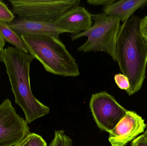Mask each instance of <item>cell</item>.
I'll return each instance as SVG.
<instances>
[{
    "label": "cell",
    "mask_w": 147,
    "mask_h": 146,
    "mask_svg": "<svg viewBox=\"0 0 147 146\" xmlns=\"http://www.w3.org/2000/svg\"><path fill=\"white\" fill-rule=\"evenodd\" d=\"M141 19L132 15L121 25L117 38L116 59L123 74L127 77L130 96L142 87L146 77L147 41L141 32Z\"/></svg>",
    "instance_id": "6da1fadb"
},
{
    "label": "cell",
    "mask_w": 147,
    "mask_h": 146,
    "mask_svg": "<svg viewBox=\"0 0 147 146\" xmlns=\"http://www.w3.org/2000/svg\"><path fill=\"white\" fill-rule=\"evenodd\" d=\"M34 59L29 53L11 46L3 49L0 54V61L5 65L15 102L23 110L28 124L47 115L50 111L32 93L30 69Z\"/></svg>",
    "instance_id": "7a4b0ae2"
},
{
    "label": "cell",
    "mask_w": 147,
    "mask_h": 146,
    "mask_svg": "<svg viewBox=\"0 0 147 146\" xmlns=\"http://www.w3.org/2000/svg\"><path fill=\"white\" fill-rule=\"evenodd\" d=\"M28 53L46 71L55 75L76 77L80 74L76 60L59 38L52 36H20Z\"/></svg>",
    "instance_id": "3957f363"
},
{
    "label": "cell",
    "mask_w": 147,
    "mask_h": 146,
    "mask_svg": "<svg viewBox=\"0 0 147 146\" xmlns=\"http://www.w3.org/2000/svg\"><path fill=\"white\" fill-rule=\"evenodd\" d=\"M91 17L94 21L91 27L84 32L71 34V40L87 37L86 41L78 48V51L105 52L116 61V45L121 19L103 13L91 14Z\"/></svg>",
    "instance_id": "277c9868"
},
{
    "label": "cell",
    "mask_w": 147,
    "mask_h": 146,
    "mask_svg": "<svg viewBox=\"0 0 147 146\" xmlns=\"http://www.w3.org/2000/svg\"><path fill=\"white\" fill-rule=\"evenodd\" d=\"M12 12L21 19L54 23L63 14L79 6L80 0H9Z\"/></svg>",
    "instance_id": "5b68a950"
},
{
    "label": "cell",
    "mask_w": 147,
    "mask_h": 146,
    "mask_svg": "<svg viewBox=\"0 0 147 146\" xmlns=\"http://www.w3.org/2000/svg\"><path fill=\"white\" fill-rule=\"evenodd\" d=\"M90 107L98 127L109 133L114 129L127 111L113 96L106 91L92 94L90 99Z\"/></svg>",
    "instance_id": "8992f818"
},
{
    "label": "cell",
    "mask_w": 147,
    "mask_h": 146,
    "mask_svg": "<svg viewBox=\"0 0 147 146\" xmlns=\"http://www.w3.org/2000/svg\"><path fill=\"white\" fill-rule=\"evenodd\" d=\"M30 129L9 99L0 105V146H14L28 134Z\"/></svg>",
    "instance_id": "52a82bcc"
},
{
    "label": "cell",
    "mask_w": 147,
    "mask_h": 146,
    "mask_svg": "<svg viewBox=\"0 0 147 146\" xmlns=\"http://www.w3.org/2000/svg\"><path fill=\"white\" fill-rule=\"evenodd\" d=\"M147 125L145 120L134 111H127L125 116L109 133L111 146H125L144 133Z\"/></svg>",
    "instance_id": "ba28073f"
},
{
    "label": "cell",
    "mask_w": 147,
    "mask_h": 146,
    "mask_svg": "<svg viewBox=\"0 0 147 146\" xmlns=\"http://www.w3.org/2000/svg\"><path fill=\"white\" fill-rule=\"evenodd\" d=\"M54 24L58 29L65 33L78 34L91 27V14L85 7L79 5L63 14Z\"/></svg>",
    "instance_id": "9c48e42d"
},
{
    "label": "cell",
    "mask_w": 147,
    "mask_h": 146,
    "mask_svg": "<svg viewBox=\"0 0 147 146\" xmlns=\"http://www.w3.org/2000/svg\"><path fill=\"white\" fill-rule=\"evenodd\" d=\"M8 26L20 36H52L59 37L65 33L58 29L54 23H44L18 18L15 19Z\"/></svg>",
    "instance_id": "30bf717a"
},
{
    "label": "cell",
    "mask_w": 147,
    "mask_h": 146,
    "mask_svg": "<svg viewBox=\"0 0 147 146\" xmlns=\"http://www.w3.org/2000/svg\"><path fill=\"white\" fill-rule=\"evenodd\" d=\"M147 4V0H121L116 1L104 7L102 13L106 15L119 18L123 23L127 21L140 8Z\"/></svg>",
    "instance_id": "8fae6325"
},
{
    "label": "cell",
    "mask_w": 147,
    "mask_h": 146,
    "mask_svg": "<svg viewBox=\"0 0 147 146\" xmlns=\"http://www.w3.org/2000/svg\"><path fill=\"white\" fill-rule=\"evenodd\" d=\"M0 35L4 41L15 46V48L28 53L21 37L12 30L5 22L0 21Z\"/></svg>",
    "instance_id": "7c38bea8"
},
{
    "label": "cell",
    "mask_w": 147,
    "mask_h": 146,
    "mask_svg": "<svg viewBox=\"0 0 147 146\" xmlns=\"http://www.w3.org/2000/svg\"><path fill=\"white\" fill-rule=\"evenodd\" d=\"M14 146H47L45 141L40 135L34 133H30Z\"/></svg>",
    "instance_id": "4fadbf2b"
},
{
    "label": "cell",
    "mask_w": 147,
    "mask_h": 146,
    "mask_svg": "<svg viewBox=\"0 0 147 146\" xmlns=\"http://www.w3.org/2000/svg\"><path fill=\"white\" fill-rule=\"evenodd\" d=\"M50 146H72V140L65 134L64 131L57 130Z\"/></svg>",
    "instance_id": "5bb4252c"
},
{
    "label": "cell",
    "mask_w": 147,
    "mask_h": 146,
    "mask_svg": "<svg viewBox=\"0 0 147 146\" xmlns=\"http://www.w3.org/2000/svg\"><path fill=\"white\" fill-rule=\"evenodd\" d=\"M15 19L14 13L3 1H0V21L9 23Z\"/></svg>",
    "instance_id": "9a60e30c"
},
{
    "label": "cell",
    "mask_w": 147,
    "mask_h": 146,
    "mask_svg": "<svg viewBox=\"0 0 147 146\" xmlns=\"http://www.w3.org/2000/svg\"><path fill=\"white\" fill-rule=\"evenodd\" d=\"M115 83L121 90L127 91L130 87L129 80L127 76L122 73L117 74L114 76Z\"/></svg>",
    "instance_id": "2e32d148"
},
{
    "label": "cell",
    "mask_w": 147,
    "mask_h": 146,
    "mask_svg": "<svg viewBox=\"0 0 147 146\" xmlns=\"http://www.w3.org/2000/svg\"><path fill=\"white\" fill-rule=\"evenodd\" d=\"M116 1V0H88L87 3L90 5L106 7L112 4Z\"/></svg>",
    "instance_id": "e0dca14e"
},
{
    "label": "cell",
    "mask_w": 147,
    "mask_h": 146,
    "mask_svg": "<svg viewBox=\"0 0 147 146\" xmlns=\"http://www.w3.org/2000/svg\"><path fill=\"white\" fill-rule=\"evenodd\" d=\"M140 27L142 36L147 41V15L141 19Z\"/></svg>",
    "instance_id": "ac0fdd59"
},
{
    "label": "cell",
    "mask_w": 147,
    "mask_h": 146,
    "mask_svg": "<svg viewBox=\"0 0 147 146\" xmlns=\"http://www.w3.org/2000/svg\"><path fill=\"white\" fill-rule=\"evenodd\" d=\"M131 146H147V141L142 135L133 141Z\"/></svg>",
    "instance_id": "d6986e66"
},
{
    "label": "cell",
    "mask_w": 147,
    "mask_h": 146,
    "mask_svg": "<svg viewBox=\"0 0 147 146\" xmlns=\"http://www.w3.org/2000/svg\"><path fill=\"white\" fill-rule=\"evenodd\" d=\"M5 41L3 39L1 36L0 35V54L1 52L4 49V46L5 45Z\"/></svg>",
    "instance_id": "ffe728a7"
},
{
    "label": "cell",
    "mask_w": 147,
    "mask_h": 146,
    "mask_svg": "<svg viewBox=\"0 0 147 146\" xmlns=\"http://www.w3.org/2000/svg\"><path fill=\"white\" fill-rule=\"evenodd\" d=\"M142 135H143L144 138L147 141V128L146 130V131H145V133H144Z\"/></svg>",
    "instance_id": "44dd1931"
}]
</instances>
